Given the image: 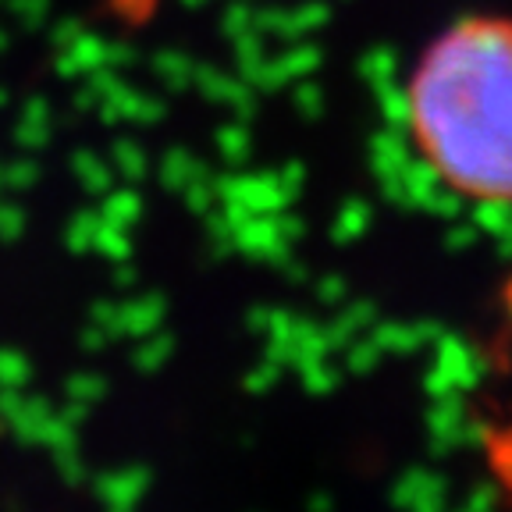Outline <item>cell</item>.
<instances>
[{"label":"cell","mask_w":512,"mask_h":512,"mask_svg":"<svg viewBox=\"0 0 512 512\" xmlns=\"http://www.w3.org/2000/svg\"><path fill=\"white\" fill-rule=\"evenodd\" d=\"M416 160L456 200L512 210V15H463L420 50L402 93Z\"/></svg>","instance_id":"obj_1"},{"label":"cell","mask_w":512,"mask_h":512,"mask_svg":"<svg viewBox=\"0 0 512 512\" xmlns=\"http://www.w3.org/2000/svg\"><path fill=\"white\" fill-rule=\"evenodd\" d=\"M488 456H491V470H495V477L512 488V424L491 434Z\"/></svg>","instance_id":"obj_2"}]
</instances>
